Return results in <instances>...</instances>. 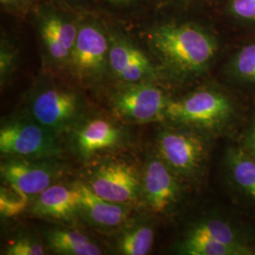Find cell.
<instances>
[{
  "label": "cell",
  "mask_w": 255,
  "mask_h": 255,
  "mask_svg": "<svg viewBox=\"0 0 255 255\" xmlns=\"http://www.w3.org/2000/svg\"><path fill=\"white\" fill-rule=\"evenodd\" d=\"M239 146L255 157V115L245 128Z\"/></svg>",
  "instance_id": "25"
},
{
  "label": "cell",
  "mask_w": 255,
  "mask_h": 255,
  "mask_svg": "<svg viewBox=\"0 0 255 255\" xmlns=\"http://www.w3.org/2000/svg\"><path fill=\"white\" fill-rule=\"evenodd\" d=\"M15 64V53L13 48L6 41L1 42L0 51V77L2 84L9 79Z\"/></svg>",
  "instance_id": "23"
},
{
  "label": "cell",
  "mask_w": 255,
  "mask_h": 255,
  "mask_svg": "<svg viewBox=\"0 0 255 255\" xmlns=\"http://www.w3.org/2000/svg\"><path fill=\"white\" fill-rule=\"evenodd\" d=\"M39 33L46 51L57 63L68 64L81 24L64 13L48 10L41 14Z\"/></svg>",
  "instance_id": "12"
},
{
  "label": "cell",
  "mask_w": 255,
  "mask_h": 255,
  "mask_svg": "<svg viewBox=\"0 0 255 255\" xmlns=\"http://www.w3.org/2000/svg\"><path fill=\"white\" fill-rule=\"evenodd\" d=\"M28 197L23 193L6 184L1 186L0 191V213L4 218L17 216L27 207Z\"/></svg>",
  "instance_id": "21"
},
{
  "label": "cell",
  "mask_w": 255,
  "mask_h": 255,
  "mask_svg": "<svg viewBox=\"0 0 255 255\" xmlns=\"http://www.w3.org/2000/svg\"><path fill=\"white\" fill-rule=\"evenodd\" d=\"M80 202L81 193L78 184L73 187L54 184L37 196L32 212L39 217L69 219L80 210Z\"/></svg>",
  "instance_id": "14"
},
{
  "label": "cell",
  "mask_w": 255,
  "mask_h": 255,
  "mask_svg": "<svg viewBox=\"0 0 255 255\" xmlns=\"http://www.w3.org/2000/svg\"><path fill=\"white\" fill-rule=\"evenodd\" d=\"M70 1H81V0H70Z\"/></svg>",
  "instance_id": "28"
},
{
  "label": "cell",
  "mask_w": 255,
  "mask_h": 255,
  "mask_svg": "<svg viewBox=\"0 0 255 255\" xmlns=\"http://www.w3.org/2000/svg\"><path fill=\"white\" fill-rule=\"evenodd\" d=\"M110 36L100 22L82 23L68 65L83 83L101 81L109 66Z\"/></svg>",
  "instance_id": "5"
},
{
  "label": "cell",
  "mask_w": 255,
  "mask_h": 255,
  "mask_svg": "<svg viewBox=\"0 0 255 255\" xmlns=\"http://www.w3.org/2000/svg\"><path fill=\"white\" fill-rule=\"evenodd\" d=\"M109 67L122 82L136 83L154 75V68L146 55L119 35L110 36Z\"/></svg>",
  "instance_id": "13"
},
{
  "label": "cell",
  "mask_w": 255,
  "mask_h": 255,
  "mask_svg": "<svg viewBox=\"0 0 255 255\" xmlns=\"http://www.w3.org/2000/svg\"><path fill=\"white\" fill-rule=\"evenodd\" d=\"M179 179L158 153L149 158L143 175L142 190L153 213L163 215L176 206L181 198Z\"/></svg>",
  "instance_id": "10"
},
{
  "label": "cell",
  "mask_w": 255,
  "mask_h": 255,
  "mask_svg": "<svg viewBox=\"0 0 255 255\" xmlns=\"http://www.w3.org/2000/svg\"><path fill=\"white\" fill-rule=\"evenodd\" d=\"M147 42L164 68L179 79L206 71L218 52L215 37L191 24L157 26L148 32Z\"/></svg>",
  "instance_id": "1"
},
{
  "label": "cell",
  "mask_w": 255,
  "mask_h": 255,
  "mask_svg": "<svg viewBox=\"0 0 255 255\" xmlns=\"http://www.w3.org/2000/svg\"><path fill=\"white\" fill-rule=\"evenodd\" d=\"M108 1L111 3H114V4H126L132 0H108Z\"/></svg>",
  "instance_id": "27"
},
{
  "label": "cell",
  "mask_w": 255,
  "mask_h": 255,
  "mask_svg": "<svg viewBox=\"0 0 255 255\" xmlns=\"http://www.w3.org/2000/svg\"><path fill=\"white\" fill-rule=\"evenodd\" d=\"M81 193L80 209L95 224L114 228L120 226L128 218V211L120 203L106 201L98 196L88 184L77 183Z\"/></svg>",
  "instance_id": "17"
},
{
  "label": "cell",
  "mask_w": 255,
  "mask_h": 255,
  "mask_svg": "<svg viewBox=\"0 0 255 255\" xmlns=\"http://www.w3.org/2000/svg\"><path fill=\"white\" fill-rule=\"evenodd\" d=\"M209 136L189 128L163 129L157 139V151L180 178L201 174L209 153Z\"/></svg>",
  "instance_id": "4"
},
{
  "label": "cell",
  "mask_w": 255,
  "mask_h": 255,
  "mask_svg": "<svg viewBox=\"0 0 255 255\" xmlns=\"http://www.w3.org/2000/svg\"><path fill=\"white\" fill-rule=\"evenodd\" d=\"M122 139L119 128L103 119H92L79 128L75 134V146L83 158L118 146Z\"/></svg>",
  "instance_id": "15"
},
{
  "label": "cell",
  "mask_w": 255,
  "mask_h": 255,
  "mask_svg": "<svg viewBox=\"0 0 255 255\" xmlns=\"http://www.w3.org/2000/svg\"><path fill=\"white\" fill-rule=\"evenodd\" d=\"M180 252L187 255H255V245L232 222L208 219L192 226L180 244Z\"/></svg>",
  "instance_id": "3"
},
{
  "label": "cell",
  "mask_w": 255,
  "mask_h": 255,
  "mask_svg": "<svg viewBox=\"0 0 255 255\" xmlns=\"http://www.w3.org/2000/svg\"><path fill=\"white\" fill-rule=\"evenodd\" d=\"M80 106V99L76 93L58 87H46L33 98L31 114L38 123L59 134L76 120Z\"/></svg>",
  "instance_id": "8"
},
{
  "label": "cell",
  "mask_w": 255,
  "mask_h": 255,
  "mask_svg": "<svg viewBox=\"0 0 255 255\" xmlns=\"http://www.w3.org/2000/svg\"><path fill=\"white\" fill-rule=\"evenodd\" d=\"M5 255H43L45 250L43 246L33 239H19L6 250Z\"/></svg>",
  "instance_id": "22"
},
{
  "label": "cell",
  "mask_w": 255,
  "mask_h": 255,
  "mask_svg": "<svg viewBox=\"0 0 255 255\" xmlns=\"http://www.w3.org/2000/svg\"><path fill=\"white\" fill-rule=\"evenodd\" d=\"M24 0H0L1 4L6 8H18L19 6L22 5Z\"/></svg>",
  "instance_id": "26"
},
{
  "label": "cell",
  "mask_w": 255,
  "mask_h": 255,
  "mask_svg": "<svg viewBox=\"0 0 255 255\" xmlns=\"http://www.w3.org/2000/svg\"><path fill=\"white\" fill-rule=\"evenodd\" d=\"M231 9L238 18L255 20V0H233Z\"/></svg>",
  "instance_id": "24"
},
{
  "label": "cell",
  "mask_w": 255,
  "mask_h": 255,
  "mask_svg": "<svg viewBox=\"0 0 255 255\" xmlns=\"http://www.w3.org/2000/svg\"><path fill=\"white\" fill-rule=\"evenodd\" d=\"M225 167L233 187L255 203V157L240 146H230L225 155Z\"/></svg>",
  "instance_id": "16"
},
{
  "label": "cell",
  "mask_w": 255,
  "mask_h": 255,
  "mask_svg": "<svg viewBox=\"0 0 255 255\" xmlns=\"http://www.w3.org/2000/svg\"><path fill=\"white\" fill-rule=\"evenodd\" d=\"M237 116V107L231 98L223 92L209 88L169 101L164 111V119L174 125L189 128L208 136L232 130Z\"/></svg>",
  "instance_id": "2"
},
{
  "label": "cell",
  "mask_w": 255,
  "mask_h": 255,
  "mask_svg": "<svg viewBox=\"0 0 255 255\" xmlns=\"http://www.w3.org/2000/svg\"><path fill=\"white\" fill-rule=\"evenodd\" d=\"M88 186L102 199L122 204L136 198L142 181L132 165L116 161L99 165L92 173Z\"/></svg>",
  "instance_id": "9"
},
{
  "label": "cell",
  "mask_w": 255,
  "mask_h": 255,
  "mask_svg": "<svg viewBox=\"0 0 255 255\" xmlns=\"http://www.w3.org/2000/svg\"><path fill=\"white\" fill-rule=\"evenodd\" d=\"M57 134L35 119H18L0 129V151L11 158H50L60 153Z\"/></svg>",
  "instance_id": "6"
},
{
  "label": "cell",
  "mask_w": 255,
  "mask_h": 255,
  "mask_svg": "<svg viewBox=\"0 0 255 255\" xmlns=\"http://www.w3.org/2000/svg\"><path fill=\"white\" fill-rule=\"evenodd\" d=\"M154 243V232L151 227L139 225L125 233L119 242V251L126 255H146Z\"/></svg>",
  "instance_id": "19"
},
{
  "label": "cell",
  "mask_w": 255,
  "mask_h": 255,
  "mask_svg": "<svg viewBox=\"0 0 255 255\" xmlns=\"http://www.w3.org/2000/svg\"><path fill=\"white\" fill-rule=\"evenodd\" d=\"M169 100L164 92L152 84L130 83L119 91L113 100V110L120 118L146 123L164 119Z\"/></svg>",
  "instance_id": "7"
},
{
  "label": "cell",
  "mask_w": 255,
  "mask_h": 255,
  "mask_svg": "<svg viewBox=\"0 0 255 255\" xmlns=\"http://www.w3.org/2000/svg\"><path fill=\"white\" fill-rule=\"evenodd\" d=\"M50 249L59 255H101V249L89 237L77 231L55 230L47 235Z\"/></svg>",
  "instance_id": "18"
},
{
  "label": "cell",
  "mask_w": 255,
  "mask_h": 255,
  "mask_svg": "<svg viewBox=\"0 0 255 255\" xmlns=\"http://www.w3.org/2000/svg\"><path fill=\"white\" fill-rule=\"evenodd\" d=\"M228 71L237 82L255 85V43L242 47L234 56Z\"/></svg>",
  "instance_id": "20"
},
{
  "label": "cell",
  "mask_w": 255,
  "mask_h": 255,
  "mask_svg": "<svg viewBox=\"0 0 255 255\" xmlns=\"http://www.w3.org/2000/svg\"><path fill=\"white\" fill-rule=\"evenodd\" d=\"M1 176L5 183L29 197L46 190L58 174L51 164L30 162L24 158H11L1 164Z\"/></svg>",
  "instance_id": "11"
}]
</instances>
